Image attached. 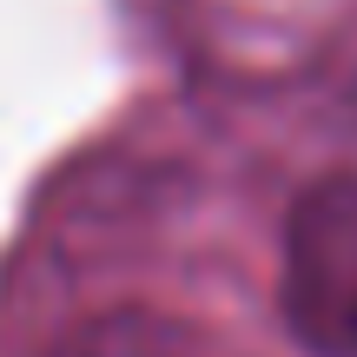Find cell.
I'll use <instances>...</instances> for the list:
<instances>
[{"label": "cell", "instance_id": "1", "mask_svg": "<svg viewBox=\"0 0 357 357\" xmlns=\"http://www.w3.org/2000/svg\"><path fill=\"white\" fill-rule=\"evenodd\" d=\"M278 305L311 357H357V172H324L291 199Z\"/></svg>", "mask_w": 357, "mask_h": 357}, {"label": "cell", "instance_id": "2", "mask_svg": "<svg viewBox=\"0 0 357 357\" xmlns=\"http://www.w3.org/2000/svg\"><path fill=\"white\" fill-rule=\"evenodd\" d=\"M351 113H357V106H351Z\"/></svg>", "mask_w": 357, "mask_h": 357}]
</instances>
